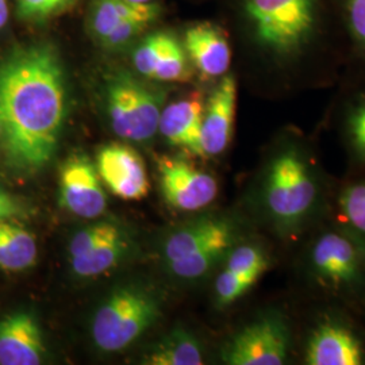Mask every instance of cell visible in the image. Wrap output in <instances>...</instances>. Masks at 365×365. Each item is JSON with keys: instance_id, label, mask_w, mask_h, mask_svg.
<instances>
[{"instance_id": "83f0119b", "label": "cell", "mask_w": 365, "mask_h": 365, "mask_svg": "<svg viewBox=\"0 0 365 365\" xmlns=\"http://www.w3.org/2000/svg\"><path fill=\"white\" fill-rule=\"evenodd\" d=\"M341 210L353 229L365 237V182L354 184L344 192Z\"/></svg>"}, {"instance_id": "836d02e7", "label": "cell", "mask_w": 365, "mask_h": 365, "mask_svg": "<svg viewBox=\"0 0 365 365\" xmlns=\"http://www.w3.org/2000/svg\"><path fill=\"white\" fill-rule=\"evenodd\" d=\"M133 3H140V4H145V3H152V0H129Z\"/></svg>"}, {"instance_id": "ba28073f", "label": "cell", "mask_w": 365, "mask_h": 365, "mask_svg": "<svg viewBox=\"0 0 365 365\" xmlns=\"http://www.w3.org/2000/svg\"><path fill=\"white\" fill-rule=\"evenodd\" d=\"M96 170L111 194L123 200H141L150 182L144 160L129 145L108 144L96 156Z\"/></svg>"}, {"instance_id": "4dcf8cb0", "label": "cell", "mask_w": 365, "mask_h": 365, "mask_svg": "<svg viewBox=\"0 0 365 365\" xmlns=\"http://www.w3.org/2000/svg\"><path fill=\"white\" fill-rule=\"evenodd\" d=\"M346 129L354 148L365 155V95L351 107L346 118Z\"/></svg>"}, {"instance_id": "603a6c76", "label": "cell", "mask_w": 365, "mask_h": 365, "mask_svg": "<svg viewBox=\"0 0 365 365\" xmlns=\"http://www.w3.org/2000/svg\"><path fill=\"white\" fill-rule=\"evenodd\" d=\"M176 39L170 33H155L148 36L133 53V66L135 71L144 78H153L157 64Z\"/></svg>"}, {"instance_id": "52a82bcc", "label": "cell", "mask_w": 365, "mask_h": 365, "mask_svg": "<svg viewBox=\"0 0 365 365\" xmlns=\"http://www.w3.org/2000/svg\"><path fill=\"white\" fill-rule=\"evenodd\" d=\"M160 185L165 202L182 211H196L209 206L218 195V182L212 175L197 170L182 158H157Z\"/></svg>"}, {"instance_id": "cb8c5ba5", "label": "cell", "mask_w": 365, "mask_h": 365, "mask_svg": "<svg viewBox=\"0 0 365 365\" xmlns=\"http://www.w3.org/2000/svg\"><path fill=\"white\" fill-rule=\"evenodd\" d=\"M190 78H191L190 58L184 49V45L182 42H179V39H176L161 57L152 78L158 81L178 83V81H185Z\"/></svg>"}, {"instance_id": "5bb4252c", "label": "cell", "mask_w": 365, "mask_h": 365, "mask_svg": "<svg viewBox=\"0 0 365 365\" xmlns=\"http://www.w3.org/2000/svg\"><path fill=\"white\" fill-rule=\"evenodd\" d=\"M205 103L199 96L185 98L163 108L158 131L170 145L203 156L202 120Z\"/></svg>"}, {"instance_id": "8992f818", "label": "cell", "mask_w": 365, "mask_h": 365, "mask_svg": "<svg viewBox=\"0 0 365 365\" xmlns=\"http://www.w3.org/2000/svg\"><path fill=\"white\" fill-rule=\"evenodd\" d=\"M289 333L279 317H264L229 342L223 361L230 365H282L287 361Z\"/></svg>"}, {"instance_id": "8fae6325", "label": "cell", "mask_w": 365, "mask_h": 365, "mask_svg": "<svg viewBox=\"0 0 365 365\" xmlns=\"http://www.w3.org/2000/svg\"><path fill=\"white\" fill-rule=\"evenodd\" d=\"M184 49L200 75L205 78H221L232 66V45L229 34L214 22H199L184 33Z\"/></svg>"}, {"instance_id": "3957f363", "label": "cell", "mask_w": 365, "mask_h": 365, "mask_svg": "<svg viewBox=\"0 0 365 365\" xmlns=\"http://www.w3.org/2000/svg\"><path fill=\"white\" fill-rule=\"evenodd\" d=\"M158 317L160 303L152 292L135 286L117 288L95 314L93 342L102 352H120L140 339Z\"/></svg>"}, {"instance_id": "f546056e", "label": "cell", "mask_w": 365, "mask_h": 365, "mask_svg": "<svg viewBox=\"0 0 365 365\" xmlns=\"http://www.w3.org/2000/svg\"><path fill=\"white\" fill-rule=\"evenodd\" d=\"M149 25H152V24L140 21V19L123 21L101 43L103 48H107V49H119V48L128 45L131 39L140 36Z\"/></svg>"}, {"instance_id": "d6a6232c", "label": "cell", "mask_w": 365, "mask_h": 365, "mask_svg": "<svg viewBox=\"0 0 365 365\" xmlns=\"http://www.w3.org/2000/svg\"><path fill=\"white\" fill-rule=\"evenodd\" d=\"M9 15H10L9 0H0V29H3L7 25Z\"/></svg>"}, {"instance_id": "44dd1931", "label": "cell", "mask_w": 365, "mask_h": 365, "mask_svg": "<svg viewBox=\"0 0 365 365\" xmlns=\"http://www.w3.org/2000/svg\"><path fill=\"white\" fill-rule=\"evenodd\" d=\"M128 250V240L118 227L114 233L88 252L87 255L72 259V271L80 277H96L108 272L117 265Z\"/></svg>"}, {"instance_id": "9c48e42d", "label": "cell", "mask_w": 365, "mask_h": 365, "mask_svg": "<svg viewBox=\"0 0 365 365\" xmlns=\"http://www.w3.org/2000/svg\"><path fill=\"white\" fill-rule=\"evenodd\" d=\"M60 199L69 212L92 220L105 212L107 197L96 167L86 156L69 157L60 170Z\"/></svg>"}, {"instance_id": "e0dca14e", "label": "cell", "mask_w": 365, "mask_h": 365, "mask_svg": "<svg viewBox=\"0 0 365 365\" xmlns=\"http://www.w3.org/2000/svg\"><path fill=\"white\" fill-rule=\"evenodd\" d=\"M160 7L153 3H133L129 0H92L91 30L101 43L115 27L128 19H140L153 24L160 15Z\"/></svg>"}, {"instance_id": "7a4b0ae2", "label": "cell", "mask_w": 365, "mask_h": 365, "mask_svg": "<svg viewBox=\"0 0 365 365\" xmlns=\"http://www.w3.org/2000/svg\"><path fill=\"white\" fill-rule=\"evenodd\" d=\"M249 46L287 86L341 61L333 0H237Z\"/></svg>"}, {"instance_id": "9a60e30c", "label": "cell", "mask_w": 365, "mask_h": 365, "mask_svg": "<svg viewBox=\"0 0 365 365\" xmlns=\"http://www.w3.org/2000/svg\"><path fill=\"white\" fill-rule=\"evenodd\" d=\"M310 365H361L364 352L360 341L351 330L327 322L314 331L306 351Z\"/></svg>"}, {"instance_id": "4316f807", "label": "cell", "mask_w": 365, "mask_h": 365, "mask_svg": "<svg viewBox=\"0 0 365 365\" xmlns=\"http://www.w3.org/2000/svg\"><path fill=\"white\" fill-rule=\"evenodd\" d=\"M226 268L241 274H256L261 277L268 268V259L264 252L253 245L235 249L226 262Z\"/></svg>"}, {"instance_id": "7c38bea8", "label": "cell", "mask_w": 365, "mask_h": 365, "mask_svg": "<svg viewBox=\"0 0 365 365\" xmlns=\"http://www.w3.org/2000/svg\"><path fill=\"white\" fill-rule=\"evenodd\" d=\"M360 256L352 241L339 233H327L318 238L312 252L315 276L330 286L354 284L360 277Z\"/></svg>"}, {"instance_id": "d4e9b609", "label": "cell", "mask_w": 365, "mask_h": 365, "mask_svg": "<svg viewBox=\"0 0 365 365\" xmlns=\"http://www.w3.org/2000/svg\"><path fill=\"white\" fill-rule=\"evenodd\" d=\"M260 277L256 274L235 272L227 268L223 269L215 282V297L220 306H227L245 295Z\"/></svg>"}, {"instance_id": "ffe728a7", "label": "cell", "mask_w": 365, "mask_h": 365, "mask_svg": "<svg viewBox=\"0 0 365 365\" xmlns=\"http://www.w3.org/2000/svg\"><path fill=\"white\" fill-rule=\"evenodd\" d=\"M143 364L200 365L203 364V354L192 334L176 329L152 348L145 356Z\"/></svg>"}, {"instance_id": "277c9868", "label": "cell", "mask_w": 365, "mask_h": 365, "mask_svg": "<svg viewBox=\"0 0 365 365\" xmlns=\"http://www.w3.org/2000/svg\"><path fill=\"white\" fill-rule=\"evenodd\" d=\"M317 200L313 172L298 149L287 148L274 157L265 182V203L274 221L295 226L303 221Z\"/></svg>"}, {"instance_id": "6da1fadb", "label": "cell", "mask_w": 365, "mask_h": 365, "mask_svg": "<svg viewBox=\"0 0 365 365\" xmlns=\"http://www.w3.org/2000/svg\"><path fill=\"white\" fill-rule=\"evenodd\" d=\"M66 117V71L54 46L33 42L0 56V149L10 170H43L56 156Z\"/></svg>"}, {"instance_id": "2e32d148", "label": "cell", "mask_w": 365, "mask_h": 365, "mask_svg": "<svg viewBox=\"0 0 365 365\" xmlns=\"http://www.w3.org/2000/svg\"><path fill=\"white\" fill-rule=\"evenodd\" d=\"M341 60L365 68V0H333Z\"/></svg>"}, {"instance_id": "d6986e66", "label": "cell", "mask_w": 365, "mask_h": 365, "mask_svg": "<svg viewBox=\"0 0 365 365\" xmlns=\"http://www.w3.org/2000/svg\"><path fill=\"white\" fill-rule=\"evenodd\" d=\"M37 255L36 235L11 220H0V269L26 271L36 264Z\"/></svg>"}, {"instance_id": "30bf717a", "label": "cell", "mask_w": 365, "mask_h": 365, "mask_svg": "<svg viewBox=\"0 0 365 365\" xmlns=\"http://www.w3.org/2000/svg\"><path fill=\"white\" fill-rule=\"evenodd\" d=\"M238 83L235 75L226 73L205 105L202 120V149L203 156H218L232 141L237 113Z\"/></svg>"}, {"instance_id": "5b68a950", "label": "cell", "mask_w": 365, "mask_h": 365, "mask_svg": "<svg viewBox=\"0 0 365 365\" xmlns=\"http://www.w3.org/2000/svg\"><path fill=\"white\" fill-rule=\"evenodd\" d=\"M106 103L111 128L120 138L144 143L158 130L163 95L130 73L120 72L108 80Z\"/></svg>"}, {"instance_id": "7402d4cb", "label": "cell", "mask_w": 365, "mask_h": 365, "mask_svg": "<svg viewBox=\"0 0 365 365\" xmlns=\"http://www.w3.org/2000/svg\"><path fill=\"white\" fill-rule=\"evenodd\" d=\"M232 244L233 238L211 242L209 245L197 249L182 259L170 261L168 262L170 269L172 274L182 279H199L209 272L222 256L230 249Z\"/></svg>"}, {"instance_id": "ac0fdd59", "label": "cell", "mask_w": 365, "mask_h": 365, "mask_svg": "<svg viewBox=\"0 0 365 365\" xmlns=\"http://www.w3.org/2000/svg\"><path fill=\"white\" fill-rule=\"evenodd\" d=\"M226 238H233V229L227 222L215 218L202 220L170 235L164 245L163 255L165 261L170 262Z\"/></svg>"}, {"instance_id": "4fadbf2b", "label": "cell", "mask_w": 365, "mask_h": 365, "mask_svg": "<svg viewBox=\"0 0 365 365\" xmlns=\"http://www.w3.org/2000/svg\"><path fill=\"white\" fill-rule=\"evenodd\" d=\"M46 352L38 322L27 313L0 318V365H37Z\"/></svg>"}, {"instance_id": "484cf974", "label": "cell", "mask_w": 365, "mask_h": 365, "mask_svg": "<svg viewBox=\"0 0 365 365\" xmlns=\"http://www.w3.org/2000/svg\"><path fill=\"white\" fill-rule=\"evenodd\" d=\"M117 225L110 223V222H96L92 223L90 226L78 230L76 235L72 237L69 247H68V253L71 260L78 259L92 249L96 248L106 237L114 233L117 230Z\"/></svg>"}, {"instance_id": "1f68e13d", "label": "cell", "mask_w": 365, "mask_h": 365, "mask_svg": "<svg viewBox=\"0 0 365 365\" xmlns=\"http://www.w3.org/2000/svg\"><path fill=\"white\" fill-rule=\"evenodd\" d=\"M26 215V207L19 199L0 190V220H14Z\"/></svg>"}, {"instance_id": "f1b7e54d", "label": "cell", "mask_w": 365, "mask_h": 365, "mask_svg": "<svg viewBox=\"0 0 365 365\" xmlns=\"http://www.w3.org/2000/svg\"><path fill=\"white\" fill-rule=\"evenodd\" d=\"M76 0H18V13L29 21H42L66 11Z\"/></svg>"}]
</instances>
